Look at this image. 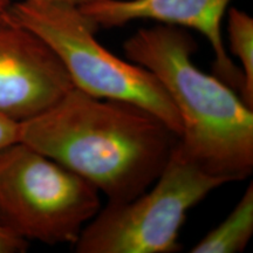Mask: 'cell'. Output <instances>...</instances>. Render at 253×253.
Returning <instances> with one entry per match:
<instances>
[{"label": "cell", "instance_id": "7", "mask_svg": "<svg viewBox=\"0 0 253 253\" xmlns=\"http://www.w3.org/2000/svg\"><path fill=\"white\" fill-rule=\"evenodd\" d=\"M231 2L232 0H100L80 8L99 27L113 28L135 20H154L197 31L212 47L217 78L242 93V71L227 54L221 31Z\"/></svg>", "mask_w": 253, "mask_h": 253}, {"label": "cell", "instance_id": "10", "mask_svg": "<svg viewBox=\"0 0 253 253\" xmlns=\"http://www.w3.org/2000/svg\"><path fill=\"white\" fill-rule=\"evenodd\" d=\"M28 243L12 235L4 227L0 226V253H18L26 251Z\"/></svg>", "mask_w": 253, "mask_h": 253}, {"label": "cell", "instance_id": "1", "mask_svg": "<svg viewBox=\"0 0 253 253\" xmlns=\"http://www.w3.org/2000/svg\"><path fill=\"white\" fill-rule=\"evenodd\" d=\"M19 141L119 203L153 185L178 137L141 107L73 87L46 112L21 122Z\"/></svg>", "mask_w": 253, "mask_h": 253}, {"label": "cell", "instance_id": "3", "mask_svg": "<svg viewBox=\"0 0 253 253\" xmlns=\"http://www.w3.org/2000/svg\"><path fill=\"white\" fill-rule=\"evenodd\" d=\"M2 15L40 37L67 69L75 88L100 99L141 107L160 119L179 137L181 120L153 73L120 59L99 42V26L79 6L66 2L21 0Z\"/></svg>", "mask_w": 253, "mask_h": 253}, {"label": "cell", "instance_id": "9", "mask_svg": "<svg viewBox=\"0 0 253 253\" xmlns=\"http://www.w3.org/2000/svg\"><path fill=\"white\" fill-rule=\"evenodd\" d=\"M226 13L230 52L242 65V97L253 108V19L249 13L236 7H229Z\"/></svg>", "mask_w": 253, "mask_h": 253}, {"label": "cell", "instance_id": "6", "mask_svg": "<svg viewBox=\"0 0 253 253\" xmlns=\"http://www.w3.org/2000/svg\"><path fill=\"white\" fill-rule=\"evenodd\" d=\"M73 87L54 50L0 14V115L25 122L54 106Z\"/></svg>", "mask_w": 253, "mask_h": 253}, {"label": "cell", "instance_id": "8", "mask_svg": "<svg viewBox=\"0 0 253 253\" xmlns=\"http://www.w3.org/2000/svg\"><path fill=\"white\" fill-rule=\"evenodd\" d=\"M253 235V184L219 225L211 230L194 248L192 253L243 252Z\"/></svg>", "mask_w": 253, "mask_h": 253}, {"label": "cell", "instance_id": "13", "mask_svg": "<svg viewBox=\"0 0 253 253\" xmlns=\"http://www.w3.org/2000/svg\"><path fill=\"white\" fill-rule=\"evenodd\" d=\"M9 5H11V0H0V14L4 13Z\"/></svg>", "mask_w": 253, "mask_h": 253}, {"label": "cell", "instance_id": "11", "mask_svg": "<svg viewBox=\"0 0 253 253\" xmlns=\"http://www.w3.org/2000/svg\"><path fill=\"white\" fill-rule=\"evenodd\" d=\"M20 123L0 115V150L19 141Z\"/></svg>", "mask_w": 253, "mask_h": 253}, {"label": "cell", "instance_id": "5", "mask_svg": "<svg viewBox=\"0 0 253 253\" xmlns=\"http://www.w3.org/2000/svg\"><path fill=\"white\" fill-rule=\"evenodd\" d=\"M226 183L185 158L175 145L154 186L130 201L108 202L100 209L75 242V252H177L188 211Z\"/></svg>", "mask_w": 253, "mask_h": 253}, {"label": "cell", "instance_id": "12", "mask_svg": "<svg viewBox=\"0 0 253 253\" xmlns=\"http://www.w3.org/2000/svg\"><path fill=\"white\" fill-rule=\"evenodd\" d=\"M42 1H55V2H66V4H71L75 6H84L94 1H100V0H42Z\"/></svg>", "mask_w": 253, "mask_h": 253}, {"label": "cell", "instance_id": "2", "mask_svg": "<svg viewBox=\"0 0 253 253\" xmlns=\"http://www.w3.org/2000/svg\"><path fill=\"white\" fill-rule=\"evenodd\" d=\"M129 61L153 73L181 120L176 148L199 168L227 183L253 171V110L219 78L195 65L197 45L188 30L157 24L123 43Z\"/></svg>", "mask_w": 253, "mask_h": 253}, {"label": "cell", "instance_id": "4", "mask_svg": "<svg viewBox=\"0 0 253 253\" xmlns=\"http://www.w3.org/2000/svg\"><path fill=\"white\" fill-rule=\"evenodd\" d=\"M100 209L99 190L30 145L0 150V226L12 235L74 245Z\"/></svg>", "mask_w": 253, "mask_h": 253}]
</instances>
